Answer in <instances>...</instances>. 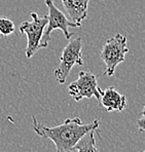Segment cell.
<instances>
[{
	"label": "cell",
	"mask_w": 145,
	"mask_h": 152,
	"mask_svg": "<svg viewBox=\"0 0 145 152\" xmlns=\"http://www.w3.org/2000/svg\"><path fill=\"white\" fill-rule=\"evenodd\" d=\"M95 131L89 132L86 135L80 139L77 144L74 146V149L76 152H99L95 144Z\"/></svg>",
	"instance_id": "9"
},
{
	"label": "cell",
	"mask_w": 145,
	"mask_h": 152,
	"mask_svg": "<svg viewBox=\"0 0 145 152\" xmlns=\"http://www.w3.org/2000/svg\"><path fill=\"white\" fill-rule=\"evenodd\" d=\"M145 114V104H144V107H143V111H142V115Z\"/></svg>",
	"instance_id": "12"
},
{
	"label": "cell",
	"mask_w": 145,
	"mask_h": 152,
	"mask_svg": "<svg viewBox=\"0 0 145 152\" xmlns=\"http://www.w3.org/2000/svg\"><path fill=\"white\" fill-rule=\"evenodd\" d=\"M99 127V120L95 119L90 124H82L79 117L67 118L59 126L48 127L32 116V129L37 136L50 139L56 146L57 152L73 151L74 146L84 135Z\"/></svg>",
	"instance_id": "1"
},
{
	"label": "cell",
	"mask_w": 145,
	"mask_h": 152,
	"mask_svg": "<svg viewBox=\"0 0 145 152\" xmlns=\"http://www.w3.org/2000/svg\"><path fill=\"white\" fill-rule=\"evenodd\" d=\"M13 32H15V24L12 20L0 17V35L3 37L8 36Z\"/></svg>",
	"instance_id": "10"
},
{
	"label": "cell",
	"mask_w": 145,
	"mask_h": 152,
	"mask_svg": "<svg viewBox=\"0 0 145 152\" xmlns=\"http://www.w3.org/2000/svg\"><path fill=\"white\" fill-rule=\"evenodd\" d=\"M100 102L107 112L122 111L127 107L126 96L119 94L113 86H109L102 91Z\"/></svg>",
	"instance_id": "7"
},
{
	"label": "cell",
	"mask_w": 145,
	"mask_h": 152,
	"mask_svg": "<svg viewBox=\"0 0 145 152\" xmlns=\"http://www.w3.org/2000/svg\"><path fill=\"white\" fill-rule=\"evenodd\" d=\"M102 89L98 86L97 77L90 71H80L75 81L68 86V94L76 102L81 101L84 98L95 97L98 101L101 99Z\"/></svg>",
	"instance_id": "6"
},
{
	"label": "cell",
	"mask_w": 145,
	"mask_h": 152,
	"mask_svg": "<svg viewBox=\"0 0 145 152\" xmlns=\"http://www.w3.org/2000/svg\"><path fill=\"white\" fill-rule=\"evenodd\" d=\"M143 152H145V150H144V151H143Z\"/></svg>",
	"instance_id": "13"
},
{
	"label": "cell",
	"mask_w": 145,
	"mask_h": 152,
	"mask_svg": "<svg viewBox=\"0 0 145 152\" xmlns=\"http://www.w3.org/2000/svg\"><path fill=\"white\" fill-rule=\"evenodd\" d=\"M81 48L82 42L80 37L70 40L68 44L63 48L61 59H60V64L53 72V76L60 84H63L66 82L73 66H75V65L83 66L84 65Z\"/></svg>",
	"instance_id": "3"
},
{
	"label": "cell",
	"mask_w": 145,
	"mask_h": 152,
	"mask_svg": "<svg viewBox=\"0 0 145 152\" xmlns=\"http://www.w3.org/2000/svg\"><path fill=\"white\" fill-rule=\"evenodd\" d=\"M45 5L48 8V25H46V30L43 33V36L41 38V45L42 48H46L48 46V42L52 40L51 37V33L56 29H60L61 31H63L64 35H65L66 39H70L74 33L69 32V28L70 27H80L81 25L76 24L74 22H72L71 20H68V18H66V15H64L63 12L59 10L56 6L55 1L53 0H44Z\"/></svg>",
	"instance_id": "5"
},
{
	"label": "cell",
	"mask_w": 145,
	"mask_h": 152,
	"mask_svg": "<svg viewBox=\"0 0 145 152\" xmlns=\"http://www.w3.org/2000/svg\"><path fill=\"white\" fill-rule=\"evenodd\" d=\"M137 126L139 133H145V114L137 120Z\"/></svg>",
	"instance_id": "11"
},
{
	"label": "cell",
	"mask_w": 145,
	"mask_h": 152,
	"mask_svg": "<svg viewBox=\"0 0 145 152\" xmlns=\"http://www.w3.org/2000/svg\"><path fill=\"white\" fill-rule=\"evenodd\" d=\"M71 21L81 25V22L88 15L90 0H61Z\"/></svg>",
	"instance_id": "8"
},
{
	"label": "cell",
	"mask_w": 145,
	"mask_h": 152,
	"mask_svg": "<svg viewBox=\"0 0 145 152\" xmlns=\"http://www.w3.org/2000/svg\"><path fill=\"white\" fill-rule=\"evenodd\" d=\"M31 18V21H24L20 25V31L27 36L26 57L28 59L32 58L37 50L42 48L41 38L48 25V15H39L36 12H32Z\"/></svg>",
	"instance_id": "4"
},
{
	"label": "cell",
	"mask_w": 145,
	"mask_h": 152,
	"mask_svg": "<svg viewBox=\"0 0 145 152\" xmlns=\"http://www.w3.org/2000/svg\"><path fill=\"white\" fill-rule=\"evenodd\" d=\"M128 51V39L124 35L116 34L106 40L101 50V59L106 66L104 74L107 76L114 74L115 68L124 61Z\"/></svg>",
	"instance_id": "2"
}]
</instances>
